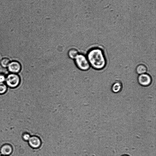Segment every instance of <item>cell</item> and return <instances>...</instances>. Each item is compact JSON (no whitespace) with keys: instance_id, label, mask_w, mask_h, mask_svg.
Here are the masks:
<instances>
[{"instance_id":"1","label":"cell","mask_w":156,"mask_h":156,"mask_svg":"<svg viewBox=\"0 0 156 156\" xmlns=\"http://www.w3.org/2000/svg\"><path fill=\"white\" fill-rule=\"evenodd\" d=\"M86 55L92 69L100 70L106 66L107 60L104 52L101 48L93 46L88 50Z\"/></svg>"},{"instance_id":"2","label":"cell","mask_w":156,"mask_h":156,"mask_svg":"<svg viewBox=\"0 0 156 156\" xmlns=\"http://www.w3.org/2000/svg\"><path fill=\"white\" fill-rule=\"evenodd\" d=\"M74 60L77 68L82 71H88L91 68L86 55L85 54L79 53Z\"/></svg>"},{"instance_id":"3","label":"cell","mask_w":156,"mask_h":156,"mask_svg":"<svg viewBox=\"0 0 156 156\" xmlns=\"http://www.w3.org/2000/svg\"><path fill=\"white\" fill-rule=\"evenodd\" d=\"M5 80L8 86L11 88H15L19 84L20 79L18 75L13 73L8 75Z\"/></svg>"},{"instance_id":"4","label":"cell","mask_w":156,"mask_h":156,"mask_svg":"<svg viewBox=\"0 0 156 156\" xmlns=\"http://www.w3.org/2000/svg\"><path fill=\"white\" fill-rule=\"evenodd\" d=\"M137 80L140 85L144 87L150 86L152 82L151 76L147 73L139 75Z\"/></svg>"},{"instance_id":"5","label":"cell","mask_w":156,"mask_h":156,"mask_svg":"<svg viewBox=\"0 0 156 156\" xmlns=\"http://www.w3.org/2000/svg\"><path fill=\"white\" fill-rule=\"evenodd\" d=\"M28 143L31 148L34 149L38 148L41 144L40 139L35 136H31L28 141Z\"/></svg>"},{"instance_id":"6","label":"cell","mask_w":156,"mask_h":156,"mask_svg":"<svg viewBox=\"0 0 156 156\" xmlns=\"http://www.w3.org/2000/svg\"><path fill=\"white\" fill-rule=\"evenodd\" d=\"M8 67L9 70L13 73L19 72L21 69L20 64L16 61H12L10 62Z\"/></svg>"},{"instance_id":"7","label":"cell","mask_w":156,"mask_h":156,"mask_svg":"<svg viewBox=\"0 0 156 156\" xmlns=\"http://www.w3.org/2000/svg\"><path fill=\"white\" fill-rule=\"evenodd\" d=\"M12 148L10 144H5L0 148V152L2 155L9 156L12 152Z\"/></svg>"},{"instance_id":"8","label":"cell","mask_w":156,"mask_h":156,"mask_svg":"<svg viewBox=\"0 0 156 156\" xmlns=\"http://www.w3.org/2000/svg\"><path fill=\"white\" fill-rule=\"evenodd\" d=\"M122 87V83L119 81H116L112 84L111 90L113 93H118L121 91Z\"/></svg>"},{"instance_id":"9","label":"cell","mask_w":156,"mask_h":156,"mask_svg":"<svg viewBox=\"0 0 156 156\" xmlns=\"http://www.w3.org/2000/svg\"><path fill=\"white\" fill-rule=\"evenodd\" d=\"M147 68L146 66L143 64L138 65L136 68V71L138 75L144 74L147 73Z\"/></svg>"},{"instance_id":"10","label":"cell","mask_w":156,"mask_h":156,"mask_svg":"<svg viewBox=\"0 0 156 156\" xmlns=\"http://www.w3.org/2000/svg\"><path fill=\"white\" fill-rule=\"evenodd\" d=\"M79 53V51L76 49L71 48L68 51V55L69 58L74 60Z\"/></svg>"},{"instance_id":"11","label":"cell","mask_w":156,"mask_h":156,"mask_svg":"<svg viewBox=\"0 0 156 156\" xmlns=\"http://www.w3.org/2000/svg\"><path fill=\"white\" fill-rule=\"evenodd\" d=\"M7 86L3 83H0V94L5 93L7 91Z\"/></svg>"},{"instance_id":"12","label":"cell","mask_w":156,"mask_h":156,"mask_svg":"<svg viewBox=\"0 0 156 156\" xmlns=\"http://www.w3.org/2000/svg\"><path fill=\"white\" fill-rule=\"evenodd\" d=\"M10 62V61L9 59L5 58L2 60L1 64L3 67L5 68L8 67Z\"/></svg>"},{"instance_id":"13","label":"cell","mask_w":156,"mask_h":156,"mask_svg":"<svg viewBox=\"0 0 156 156\" xmlns=\"http://www.w3.org/2000/svg\"><path fill=\"white\" fill-rule=\"evenodd\" d=\"M30 137V133H25L23 135L22 138L24 141L28 142Z\"/></svg>"},{"instance_id":"14","label":"cell","mask_w":156,"mask_h":156,"mask_svg":"<svg viewBox=\"0 0 156 156\" xmlns=\"http://www.w3.org/2000/svg\"><path fill=\"white\" fill-rule=\"evenodd\" d=\"M5 77L4 75L0 74V83H3L5 80Z\"/></svg>"},{"instance_id":"15","label":"cell","mask_w":156,"mask_h":156,"mask_svg":"<svg viewBox=\"0 0 156 156\" xmlns=\"http://www.w3.org/2000/svg\"><path fill=\"white\" fill-rule=\"evenodd\" d=\"M121 156H130L128 154H125L122 155Z\"/></svg>"},{"instance_id":"16","label":"cell","mask_w":156,"mask_h":156,"mask_svg":"<svg viewBox=\"0 0 156 156\" xmlns=\"http://www.w3.org/2000/svg\"><path fill=\"white\" fill-rule=\"evenodd\" d=\"M2 154H1V153L0 152V156H2Z\"/></svg>"},{"instance_id":"17","label":"cell","mask_w":156,"mask_h":156,"mask_svg":"<svg viewBox=\"0 0 156 156\" xmlns=\"http://www.w3.org/2000/svg\"><path fill=\"white\" fill-rule=\"evenodd\" d=\"M2 156H7L2 155Z\"/></svg>"}]
</instances>
